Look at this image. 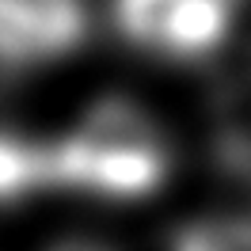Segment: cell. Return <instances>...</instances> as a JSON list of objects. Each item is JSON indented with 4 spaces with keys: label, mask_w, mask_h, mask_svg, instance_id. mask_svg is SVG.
Instances as JSON below:
<instances>
[{
    "label": "cell",
    "mask_w": 251,
    "mask_h": 251,
    "mask_svg": "<svg viewBox=\"0 0 251 251\" xmlns=\"http://www.w3.org/2000/svg\"><path fill=\"white\" fill-rule=\"evenodd\" d=\"M53 183L84 187L107 198H141L160 187L168 152L152 118L122 95H107L76 122V129L50 145Z\"/></svg>",
    "instance_id": "cell-1"
},
{
    "label": "cell",
    "mask_w": 251,
    "mask_h": 251,
    "mask_svg": "<svg viewBox=\"0 0 251 251\" xmlns=\"http://www.w3.org/2000/svg\"><path fill=\"white\" fill-rule=\"evenodd\" d=\"M232 8L236 0H183V8L172 23V34H168L164 57L194 61V57L213 53L232 27Z\"/></svg>",
    "instance_id": "cell-2"
},
{
    "label": "cell",
    "mask_w": 251,
    "mask_h": 251,
    "mask_svg": "<svg viewBox=\"0 0 251 251\" xmlns=\"http://www.w3.org/2000/svg\"><path fill=\"white\" fill-rule=\"evenodd\" d=\"M46 183H53L50 145H31L23 137L0 133V205L19 202Z\"/></svg>",
    "instance_id": "cell-3"
},
{
    "label": "cell",
    "mask_w": 251,
    "mask_h": 251,
    "mask_svg": "<svg viewBox=\"0 0 251 251\" xmlns=\"http://www.w3.org/2000/svg\"><path fill=\"white\" fill-rule=\"evenodd\" d=\"M179 8H183V0H114V23L126 42L164 57Z\"/></svg>",
    "instance_id": "cell-4"
},
{
    "label": "cell",
    "mask_w": 251,
    "mask_h": 251,
    "mask_svg": "<svg viewBox=\"0 0 251 251\" xmlns=\"http://www.w3.org/2000/svg\"><path fill=\"white\" fill-rule=\"evenodd\" d=\"M42 46V61L65 57L84 42L88 34V12L80 0H27Z\"/></svg>",
    "instance_id": "cell-5"
},
{
    "label": "cell",
    "mask_w": 251,
    "mask_h": 251,
    "mask_svg": "<svg viewBox=\"0 0 251 251\" xmlns=\"http://www.w3.org/2000/svg\"><path fill=\"white\" fill-rule=\"evenodd\" d=\"M0 65H42V46L27 0H0Z\"/></svg>",
    "instance_id": "cell-6"
},
{
    "label": "cell",
    "mask_w": 251,
    "mask_h": 251,
    "mask_svg": "<svg viewBox=\"0 0 251 251\" xmlns=\"http://www.w3.org/2000/svg\"><path fill=\"white\" fill-rule=\"evenodd\" d=\"M179 251H251V221H202L183 232Z\"/></svg>",
    "instance_id": "cell-7"
},
{
    "label": "cell",
    "mask_w": 251,
    "mask_h": 251,
    "mask_svg": "<svg viewBox=\"0 0 251 251\" xmlns=\"http://www.w3.org/2000/svg\"><path fill=\"white\" fill-rule=\"evenodd\" d=\"M53 251H107L103 244H92V240H69V244H61V248Z\"/></svg>",
    "instance_id": "cell-8"
}]
</instances>
